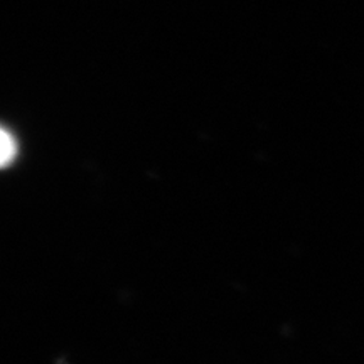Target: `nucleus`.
<instances>
[{"label":"nucleus","instance_id":"f257e3e1","mask_svg":"<svg viewBox=\"0 0 364 364\" xmlns=\"http://www.w3.org/2000/svg\"><path fill=\"white\" fill-rule=\"evenodd\" d=\"M19 154V144L14 134L7 132V129L2 130V166L7 167L14 164Z\"/></svg>","mask_w":364,"mask_h":364}]
</instances>
